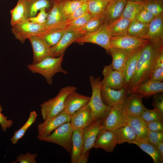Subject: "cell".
<instances>
[{"mask_svg":"<svg viewBox=\"0 0 163 163\" xmlns=\"http://www.w3.org/2000/svg\"><path fill=\"white\" fill-rule=\"evenodd\" d=\"M104 118H99L83 129V145L82 154L85 153L93 147L97 136L103 127L102 123Z\"/></svg>","mask_w":163,"mask_h":163,"instance_id":"obj_14","label":"cell"},{"mask_svg":"<svg viewBox=\"0 0 163 163\" xmlns=\"http://www.w3.org/2000/svg\"><path fill=\"white\" fill-rule=\"evenodd\" d=\"M114 131L118 144L125 142L132 143L136 139L135 133L128 123Z\"/></svg>","mask_w":163,"mask_h":163,"instance_id":"obj_30","label":"cell"},{"mask_svg":"<svg viewBox=\"0 0 163 163\" xmlns=\"http://www.w3.org/2000/svg\"><path fill=\"white\" fill-rule=\"evenodd\" d=\"M163 51V44H156L148 41L138 59L134 76L126 90L127 94L135 93L137 86L149 80L154 70L156 61Z\"/></svg>","mask_w":163,"mask_h":163,"instance_id":"obj_1","label":"cell"},{"mask_svg":"<svg viewBox=\"0 0 163 163\" xmlns=\"http://www.w3.org/2000/svg\"><path fill=\"white\" fill-rule=\"evenodd\" d=\"M143 1H127L121 16L130 21L133 20L143 8Z\"/></svg>","mask_w":163,"mask_h":163,"instance_id":"obj_34","label":"cell"},{"mask_svg":"<svg viewBox=\"0 0 163 163\" xmlns=\"http://www.w3.org/2000/svg\"><path fill=\"white\" fill-rule=\"evenodd\" d=\"M67 30L66 28L56 30L49 32L39 37L41 38L46 43L51 47L55 46L58 43Z\"/></svg>","mask_w":163,"mask_h":163,"instance_id":"obj_38","label":"cell"},{"mask_svg":"<svg viewBox=\"0 0 163 163\" xmlns=\"http://www.w3.org/2000/svg\"><path fill=\"white\" fill-rule=\"evenodd\" d=\"M88 11L92 16L101 15L109 2L105 0H87Z\"/></svg>","mask_w":163,"mask_h":163,"instance_id":"obj_37","label":"cell"},{"mask_svg":"<svg viewBox=\"0 0 163 163\" xmlns=\"http://www.w3.org/2000/svg\"><path fill=\"white\" fill-rule=\"evenodd\" d=\"M83 36L77 30L68 29L58 43L50 47L53 56L58 57L64 55L67 48Z\"/></svg>","mask_w":163,"mask_h":163,"instance_id":"obj_16","label":"cell"},{"mask_svg":"<svg viewBox=\"0 0 163 163\" xmlns=\"http://www.w3.org/2000/svg\"><path fill=\"white\" fill-rule=\"evenodd\" d=\"M127 1L136 2V1H142L144 0H126Z\"/></svg>","mask_w":163,"mask_h":163,"instance_id":"obj_55","label":"cell"},{"mask_svg":"<svg viewBox=\"0 0 163 163\" xmlns=\"http://www.w3.org/2000/svg\"><path fill=\"white\" fill-rule=\"evenodd\" d=\"M132 143L136 145L143 151L149 155L155 163H162L163 157L153 144L147 140L136 139Z\"/></svg>","mask_w":163,"mask_h":163,"instance_id":"obj_29","label":"cell"},{"mask_svg":"<svg viewBox=\"0 0 163 163\" xmlns=\"http://www.w3.org/2000/svg\"><path fill=\"white\" fill-rule=\"evenodd\" d=\"M46 10L45 8L41 9L35 16L29 18L27 20L37 24H44L46 22L49 13L46 12Z\"/></svg>","mask_w":163,"mask_h":163,"instance_id":"obj_45","label":"cell"},{"mask_svg":"<svg viewBox=\"0 0 163 163\" xmlns=\"http://www.w3.org/2000/svg\"><path fill=\"white\" fill-rule=\"evenodd\" d=\"M155 17L152 13L143 8L134 19L143 23L149 24Z\"/></svg>","mask_w":163,"mask_h":163,"instance_id":"obj_44","label":"cell"},{"mask_svg":"<svg viewBox=\"0 0 163 163\" xmlns=\"http://www.w3.org/2000/svg\"><path fill=\"white\" fill-rule=\"evenodd\" d=\"M127 123V113L123 104L111 107L104 118L103 127L114 131Z\"/></svg>","mask_w":163,"mask_h":163,"instance_id":"obj_9","label":"cell"},{"mask_svg":"<svg viewBox=\"0 0 163 163\" xmlns=\"http://www.w3.org/2000/svg\"><path fill=\"white\" fill-rule=\"evenodd\" d=\"M52 8L49 12L44 28L37 36L40 37L49 32L66 28V17L62 9L63 0H52Z\"/></svg>","mask_w":163,"mask_h":163,"instance_id":"obj_4","label":"cell"},{"mask_svg":"<svg viewBox=\"0 0 163 163\" xmlns=\"http://www.w3.org/2000/svg\"><path fill=\"white\" fill-rule=\"evenodd\" d=\"M37 115L35 111L30 112L29 117L24 125L18 130L16 131L11 139V141L13 144L17 143L21 139L29 128L36 121Z\"/></svg>","mask_w":163,"mask_h":163,"instance_id":"obj_36","label":"cell"},{"mask_svg":"<svg viewBox=\"0 0 163 163\" xmlns=\"http://www.w3.org/2000/svg\"><path fill=\"white\" fill-rule=\"evenodd\" d=\"M64 55L58 57L48 56L37 63L28 64L27 67L32 73L42 75L48 84L51 85L53 84V77L56 74L61 72L67 75L68 73L61 66Z\"/></svg>","mask_w":163,"mask_h":163,"instance_id":"obj_2","label":"cell"},{"mask_svg":"<svg viewBox=\"0 0 163 163\" xmlns=\"http://www.w3.org/2000/svg\"><path fill=\"white\" fill-rule=\"evenodd\" d=\"M102 74L104 78L101 80V88L108 87L117 90L123 88V72L113 69L110 64L104 66Z\"/></svg>","mask_w":163,"mask_h":163,"instance_id":"obj_11","label":"cell"},{"mask_svg":"<svg viewBox=\"0 0 163 163\" xmlns=\"http://www.w3.org/2000/svg\"><path fill=\"white\" fill-rule=\"evenodd\" d=\"M83 129H75L72 136V148L71 154V163H77L82 154L83 142L82 138Z\"/></svg>","mask_w":163,"mask_h":163,"instance_id":"obj_28","label":"cell"},{"mask_svg":"<svg viewBox=\"0 0 163 163\" xmlns=\"http://www.w3.org/2000/svg\"><path fill=\"white\" fill-rule=\"evenodd\" d=\"M117 144L114 131L103 127L97 136L93 147L111 152Z\"/></svg>","mask_w":163,"mask_h":163,"instance_id":"obj_18","label":"cell"},{"mask_svg":"<svg viewBox=\"0 0 163 163\" xmlns=\"http://www.w3.org/2000/svg\"><path fill=\"white\" fill-rule=\"evenodd\" d=\"M28 39L30 43L33 51V64L37 63L47 57H53L50 47L41 38L37 36H31Z\"/></svg>","mask_w":163,"mask_h":163,"instance_id":"obj_20","label":"cell"},{"mask_svg":"<svg viewBox=\"0 0 163 163\" xmlns=\"http://www.w3.org/2000/svg\"><path fill=\"white\" fill-rule=\"evenodd\" d=\"M11 26L27 20L26 6L24 0H19L15 7L10 11Z\"/></svg>","mask_w":163,"mask_h":163,"instance_id":"obj_32","label":"cell"},{"mask_svg":"<svg viewBox=\"0 0 163 163\" xmlns=\"http://www.w3.org/2000/svg\"><path fill=\"white\" fill-rule=\"evenodd\" d=\"M146 43L133 52L122 71L124 74L123 88L126 91L134 76L138 59Z\"/></svg>","mask_w":163,"mask_h":163,"instance_id":"obj_22","label":"cell"},{"mask_svg":"<svg viewBox=\"0 0 163 163\" xmlns=\"http://www.w3.org/2000/svg\"><path fill=\"white\" fill-rule=\"evenodd\" d=\"M26 7L28 18L35 16L43 8H49L52 0H24Z\"/></svg>","mask_w":163,"mask_h":163,"instance_id":"obj_31","label":"cell"},{"mask_svg":"<svg viewBox=\"0 0 163 163\" xmlns=\"http://www.w3.org/2000/svg\"><path fill=\"white\" fill-rule=\"evenodd\" d=\"M101 95L104 104L112 107L123 104L127 94L126 91L124 88L117 90L104 87L101 88Z\"/></svg>","mask_w":163,"mask_h":163,"instance_id":"obj_17","label":"cell"},{"mask_svg":"<svg viewBox=\"0 0 163 163\" xmlns=\"http://www.w3.org/2000/svg\"><path fill=\"white\" fill-rule=\"evenodd\" d=\"M83 0L84 2H85L87 0ZM106 0L108 2H109L110 1V0Z\"/></svg>","mask_w":163,"mask_h":163,"instance_id":"obj_56","label":"cell"},{"mask_svg":"<svg viewBox=\"0 0 163 163\" xmlns=\"http://www.w3.org/2000/svg\"><path fill=\"white\" fill-rule=\"evenodd\" d=\"M139 116L145 123L157 120L163 121V113L156 108L149 110L146 108Z\"/></svg>","mask_w":163,"mask_h":163,"instance_id":"obj_41","label":"cell"},{"mask_svg":"<svg viewBox=\"0 0 163 163\" xmlns=\"http://www.w3.org/2000/svg\"><path fill=\"white\" fill-rule=\"evenodd\" d=\"M149 131L163 132V121L155 120L146 123Z\"/></svg>","mask_w":163,"mask_h":163,"instance_id":"obj_48","label":"cell"},{"mask_svg":"<svg viewBox=\"0 0 163 163\" xmlns=\"http://www.w3.org/2000/svg\"><path fill=\"white\" fill-rule=\"evenodd\" d=\"M44 24H37L27 20L11 26V31L15 38L23 44L30 37L36 36L41 33Z\"/></svg>","mask_w":163,"mask_h":163,"instance_id":"obj_8","label":"cell"},{"mask_svg":"<svg viewBox=\"0 0 163 163\" xmlns=\"http://www.w3.org/2000/svg\"><path fill=\"white\" fill-rule=\"evenodd\" d=\"M144 39L129 35L112 37L110 39L111 47H116L133 51L147 43Z\"/></svg>","mask_w":163,"mask_h":163,"instance_id":"obj_13","label":"cell"},{"mask_svg":"<svg viewBox=\"0 0 163 163\" xmlns=\"http://www.w3.org/2000/svg\"><path fill=\"white\" fill-rule=\"evenodd\" d=\"M104 24V21L102 14L92 16L84 26L77 30L84 36L96 30Z\"/></svg>","mask_w":163,"mask_h":163,"instance_id":"obj_33","label":"cell"},{"mask_svg":"<svg viewBox=\"0 0 163 163\" xmlns=\"http://www.w3.org/2000/svg\"><path fill=\"white\" fill-rule=\"evenodd\" d=\"M2 106L0 104V124L3 131L5 132L7 129L10 128L12 126L13 122L11 120H7L8 117L2 113Z\"/></svg>","mask_w":163,"mask_h":163,"instance_id":"obj_49","label":"cell"},{"mask_svg":"<svg viewBox=\"0 0 163 163\" xmlns=\"http://www.w3.org/2000/svg\"><path fill=\"white\" fill-rule=\"evenodd\" d=\"M90 150L91 149H89L85 153L82 154L79 158L77 163H87Z\"/></svg>","mask_w":163,"mask_h":163,"instance_id":"obj_52","label":"cell"},{"mask_svg":"<svg viewBox=\"0 0 163 163\" xmlns=\"http://www.w3.org/2000/svg\"><path fill=\"white\" fill-rule=\"evenodd\" d=\"M92 89V95L88 102L91 109L94 120L101 118H104L110 109L103 103L101 95V80L100 77H89Z\"/></svg>","mask_w":163,"mask_h":163,"instance_id":"obj_5","label":"cell"},{"mask_svg":"<svg viewBox=\"0 0 163 163\" xmlns=\"http://www.w3.org/2000/svg\"><path fill=\"white\" fill-rule=\"evenodd\" d=\"M77 89L74 86L65 87L60 90L58 94L54 97L41 104V113L43 120L56 116L63 110L66 97L69 94Z\"/></svg>","mask_w":163,"mask_h":163,"instance_id":"obj_3","label":"cell"},{"mask_svg":"<svg viewBox=\"0 0 163 163\" xmlns=\"http://www.w3.org/2000/svg\"><path fill=\"white\" fill-rule=\"evenodd\" d=\"M74 130L70 122L65 123L55 129L42 140L60 145L71 154L72 136Z\"/></svg>","mask_w":163,"mask_h":163,"instance_id":"obj_6","label":"cell"},{"mask_svg":"<svg viewBox=\"0 0 163 163\" xmlns=\"http://www.w3.org/2000/svg\"><path fill=\"white\" fill-rule=\"evenodd\" d=\"M149 80L156 82H162L163 80V68L158 67L155 69Z\"/></svg>","mask_w":163,"mask_h":163,"instance_id":"obj_51","label":"cell"},{"mask_svg":"<svg viewBox=\"0 0 163 163\" xmlns=\"http://www.w3.org/2000/svg\"><path fill=\"white\" fill-rule=\"evenodd\" d=\"M70 120L71 115L64 110L57 115L46 119L38 125L37 138L42 140L59 126L65 123L70 122Z\"/></svg>","mask_w":163,"mask_h":163,"instance_id":"obj_7","label":"cell"},{"mask_svg":"<svg viewBox=\"0 0 163 163\" xmlns=\"http://www.w3.org/2000/svg\"><path fill=\"white\" fill-rule=\"evenodd\" d=\"M127 1L110 0L101 14L105 24L107 25L121 16Z\"/></svg>","mask_w":163,"mask_h":163,"instance_id":"obj_19","label":"cell"},{"mask_svg":"<svg viewBox=\"0 0 163 163\" xmlns=\"http://www.w3.org/2000/svg\"><path fill=\"white\" fill-rule=\"evenodd\" d=\"M149 24L143 23L135 19L131 20L128 30V35L141 38L148 32Z\"/></svg>","mask_w":163,"mask_h":163,"instance_id":"obj_35","label":"cell"},{"mask_svg":"<svg viewBox=\"0 0 163 163\" xmlns=\"http://www.w3.org/2000/svg\"><path fill=\"white\" fill-rule=\"evenodd\" d=\"M84 2L82 0H63L62 9L66 16L71 14Z\"/></svg>","mask_w":163,"mask_h":163,"instance_id":"obj_42","label":"cell"},{"mask_svg":"<svg viewBox=\"0 0 163 163\" xmlns=\"http://www.w3.org/2000/svg\"><path fill=\"white\" fill-rule=\"evenodd\" d=\"M163 91V82H156L148 80L139 84L136 88L135 93L139 94L144 97Z\"/></svg>","mask_w":163,"mask_h":163,"instance_id":"obj_26","label":"cell"},{"mask_svg":"<svg viewBox=\"0 0 163 163\" xmlns=\"http://www.w3.org/2000/svg\"><path fill=\"white\" fill-rule=\"evenodd\" d=\"M146 140L155 145L163 141V132L148 131Z\"/></svg>","mask_w":163,"mask_h":163,"instance_id":"obj_47","label":"cell"},{"mask_svg":"<svg viewBox=\"0 0 163 163\" xmlns=\"http://www.w3.org/2000/svg\"><path fill=\"white\" fill-rule=\"evenodd\" d=\"M133 51L111 47L108 52L112 57V62L110 64L112 68L114 69L122 72Z\"/></svg>","mask_w":163,"mask_h":163,"instance_id":"obj_23","label":"cell"},{"mask_svg":"<svg viewBox=\"0 0 163 163\" xmlns=\"http://www.w3.org/2000/svg\"><path fill=\"white\" fill-rule=\"evenodd\" d=\"M90 97L78 93L76 91L69 94L64 102V110L72 115L90 101Z\"/></svg>","mask_w":163,"mask_h":163,"instance_id":"obj_21","label":"cell"},{"mask_svg":"<svg viewBox=\"0 0 163 163\" xmlns=\"http://www.w3.org/2000/svg\"><path fill=\"white\" fill-rule=\"evenodd\" d=\"M127 97L123 104L124 108L128 113L139 116L146 108L142 102L143 97L141 95L132 93Z\"/></svg>","mask_w":163,"mask_h":163,"instance_id":"obj_24","label":"cell"},{"mask_svg":"<svg viewBox=\"0 0 163 163\" xmlns=\"http://www.w3.org/2000/svg\"><path fill=\"white\" fill-rule=\"evenodd\" d=\"M144 8L155 16L163 13V0H144Z\"/></svg>","mask_w":163,"mask_h":163,"instance_id":"obj_39","label":"cell"},{"mask_svg":"<svg viewBox=\"0 0 163 163\" xmlns=\"http://www.w3.org/2000/svg\"><path fill=\"white\" fill-rule=\"evenodd\" d=\"M88 11V4L84 2L71 14L66 16L67 21L73 20L82 15Z\"/></svg>","mask_w":163,"mask_h":163,"instance_id":"obj_46","label":"cell"},{"mask_svg":"<svg viewBox=\"0 0 163 163\" xmlns=\"http://www.w3.org/2000/svg\"><path fill=\"white\" fill-rule=\"evenodd\" d=\"M130 20L122 16L107 25L111 37L128 35V30Z\"/></svg>","mask_w":163,"mask_h":163,"instance_id":"obj_27","label":"cell"},{"mask_svg":"<svg viewBox=\"0 0 163 163\" xmlns=\"http://www.w3.org/2000/svg\"><path fill=\"white\" fill-rule=\"evenodd\" d=\"M110 35L108 30L107 25L105 24L96 30L84 35L78 39L76 42L83 44L89 43L97 44L108 52L111 48Z\"/></svg>","mask_w":163,"mask_h":163,"instance_id":"obj_10","label":"cell"},{"mask_svg":"<svg viewBox=\"0 0 163 163\" xmlns=\"http://www.w3.org/2000/svg\"><path fill=\"white\" fill-rule=\"evenodd\" d=\"M127 123L136 134V139L146 140L149 131L146 123L137 115L127 113Z\"/></svg>","mask_w":163,"mask_h":163,"instance_id":"obj_25","label":"cell"},{"mask_svg":"<svg viewBox=\"0 0 163 163\" xmlns=\"http://www.w3.org/2000/svg\"><path fill=\"white\" fill-rule=\"evenodd\" d=\"M91 17L88 11L80 17L67 21L66 28L68 29L77 30L84 26Z\"/></svg>","mask_w":163,"mask_h":163,"instance_id":"obj_40","label":"cell"},{"mask_svg":"<svg viewBox=\"0 0 163 163\" xmlns=\"http://www.w3.org/2000/svg\"><path fill=\"white\" fill-rule=\"evenodd\" d=\"M158 67L163 68V51L160 54L156 61L154 69Z\"/></svg>","mask_w":163,"mask_h":163,"instance_id":"obj_53","label":"cell"},{"mask_svg":"<svg viewBox=\"0 0 163 163\" xmlns=\"http://www.w3.org/2000/svg\"><path fill=\"white\" fill-rule=\"evenodd\" d=\"M142 38L155 44H163V13L155 17L149 24L147 32Z\"/></svg>","mask_w":163,"mask_h":163,"instance_id":"obj_15","label":"cell"},{"mask_svg":"<svg viewBox=\"0 0 163 163\" xmlns=\"http://www.w3.org/2000/svg\"><path fill=\"white\" fill-rule=\"evenodd\" d=\"M154 145L163 157V141L158 142Z\"/></svg>","mask_w":163,"mask_h":163,"instance_id":"obj_54","label":"cell"},{"mask_svg":"<svg viewBox=\"0 0 163 163\" xmlns=\"http://www.w3.org/2000/svg\"><path fill=\"white\" fill-rule=\"evenodd\" d=\"M152 105L154 108H156L163 113V94H156L153 95Z\"/></svg>","mask_w":163,"mask_h":163,"instance_id":"obj_50","label":"cell"},{"mask_svg":"<svg viewBox=\"0 0 163 163\" xmlns=\"http://www.w3.org/2000/svg\"><path fill=\"white\" fill-rule=\"evenodd\" d=\"M38 155L37 153L32 154L29 152H27L25 154H21L16 157V160L11 162V163H37L36 159Z\"/></svg>","mask_w":163,"mask_h":163,"instance_id":"obj_43","label":"cell"},{"mask_svg":"<svg viewBox=\"0 0 163 163\" xmlns=\"http://www.w3.org/2000/svg\"><path fill=\"white\" fill-rule=\"evenodd\" d=\"M94 121L88 102L71 116L70 123L74 128L83 129Z\"/></svg>","mask_w":163,"mask_h":163,"instance_id":"obj_12","label":"cell"}]
</instances>
